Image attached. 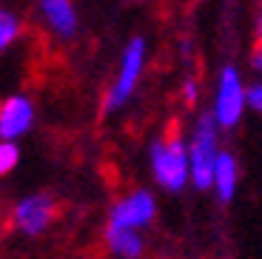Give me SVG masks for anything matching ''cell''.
I'll return each instance as SVG.
<instances>
[{
  "label": "cell",
  "instance_id": "1",
  "mask_svg": "<svg viewBox=\"0 0 262 259\" xmlns=\"http://www.w3.org/2000/svg\"><path fill=\"white\" fill-rule=\"evenodd\" d=\"M148 168L151 180L163 188L165 194H183L191 185V157H188V140L185 134L171 125L154 143L148 145Z\"/></svg>",
  "mask_w": 262,
  "mask_h": 259
},
{
  "label": "cell",
  "instance_id": "2",
  "mask_svg": "<svg viewBox=\"0 0 262 259\" xmlns=\"http://www.w3.org/2000/svg\"><path fill=\"white\" fill-rule=\"evenodd\" d=\"M148 40L143 34H134L128 37V43L123 46L120 52V63H117V72H114V80L108 83L105 89V100H103V109L108 114L125 109V105L134 100L140 83L145 77V69H148Z\"/></svg>",
  "mask_w": 262,
  "mask_h": 259
},
{
  "label": "cell",
  "instance_id": "3",
  "mask_svg": "<svg viewBox=\"0 0 262 259\" xmlns=\"http://www.w3.org/2000/svg\"><path fill=\"white\" fill-rule=\"evenodd\" d=\"M220 134H223V128L216 125L211 111H200L185 134L191 157V188H196V191H211V174H214L216 157L225 148Z\"/></svg>",
  "mask_w": 262,
  "mask_h": 259
},
{
  "label": "cell",
  "instance_id": "4",
  "mask_svg": "<svg viewBox=\"0 0 262 259\" xmlns=\"http://www.w3.org/2000/svg\"><path fill=\"white\" fill-rule=\"evenodd\" d=\"M208 111L223 131H234L243 123L245 111H248V83H245V74L236 63L220 66Z\"/></svg>",
  "mask_w": 262,
  "mask_h": 259
},
{
  "label": "cell",
  "instance_id": "5",
  "mask_svg": "<svg viewBox=\"0 0 262 259\" xmlns=\"http://www.w3.org/2000/svg\"><path fill=\"white\" fill-rule=\"evenodd\" d=\"M154 220H157V197L151 194V191H145V188H137V191H131L123 200L114 202L112 211H108V222L105 225L143 231Z\"/></svg>",
  "mask_w": 262,
  "mask_h": 259
},
{
  "label": "cell",
  "instance_id": "6",
  "mask_svg": "<svg viewBox=\"0 0 262 259\" xmlns=\"http://www.w3.org/2000/svg\"><path fill=\"white\" fill-rule=\"evenodd\" d=\"M54 214H57V202L49 194H32L23 197L14 208V225L29 236H37L52 225Z\"/></svg>",
  "mask_w": 262,
  "mask_h": 259
},
{
  "label": "cell",
  "instance_id": "7",
  "mask_svg": "<svg viewBox=\"0 0 262 259\" xmlns=\"http://www.w3.org/2000/svg\"><path fill=\"white\" fill-rule=\"evenodd\" d=\"M37 12L43 17V23L49 26V32L57 40L69 43L77 37L80 32V14L74 0H37Z\"/></svg>",
  "mask_w": 262,
  "mask_h": 259
},
{
  "label": "cell",
  "instance_id": "8",
  "mask_svg": "<svg viewBox=\"0 0 262 259\" xmlns=\"http://www.w3.org/2000/svg\"><path fill=\"white\" fill-rule=\"evenodd\" d=\"M34 123V105L26 94H12L0 103V140H17Z\"/></svg>",
  "mask_w": 262,
  "mask_h": 259
},
{
  "label": "cell",
  "instance_id": "9",
  "mask_svg": "<svg viewBox=\"0 0 262 259\" xmlns=\"http://www.w3.org/2000/svg\"><path fill=\"white\" fill-rule=\"evenodd\" d=\"M236 191H239V160L231 148H223L211 174V194L216 197V202L231 205L236 200Z\"/></svg>",
  "mask_w": 262,
  "mask_h": 259
},
{
  "label": "cell",
  "instance_id": "10",
  "mask_svg": "<svg viewBox=\"0 0 262 259\" xmlns=\"http://www.w3.org/2000/svg\"><path fill=\"white\" fill-rule=\"evenodd\" d=\"M105 245L120 259H140L145 251L143 231H131V228H117V225H105Z\"/></svg>",
  "mask_w": 262,
  "mask_h": 259
},
{
  "label": "cell",
  "instance_id": "11",
  "mask_svg": "<svg viewBox=\"0 0 262 259\" xmlns=\"http://www.w3.org/2000/svg\"><path fill=\"white\" fill-rule=\"evenodd\" d=\"M17 37H20V20L9 9H0V52H6Z\"/></svg>",
  "mask_w": 262,
  "mask_h": 259
},
{
  "label": "cell",
  "instance_id": "12",
  "mask_svg": "<svg viewBox=\"0 0 262 259\" xmlns=\"http://www.w3.org/2000/svg\"><path fill=\"white\" fill-rule=\"evenodd\" d=\"M203 80L196 77V74H185L183 77V85H180V97H183L185 105H196L203 100Z\"/></svg>",
  "mask_w": 262,
  "mask_h": 259
},
{
  "label": "cell",
  "instance_id": "13",
  "mask_svg": "<svg viewBox=\"0 0 262 259\" xmlns=\"http://www.w3.org/2000/svg\"><path fill=\"white\" fill-rule=\"evenodd\" d=\"M17 160H20L17 145H14L12 140H0V177H6L9 171L17 165Z\"/></svg>",
  "mask_w": 262,
  "mask_h": 259
},
{
  "label": "cell",
  "instance_id": "14",
  "mask_svg": "<svg viewBox=\"0 0 262 259\" xmlns=\"http://www.w3.org/2000/svg\"><path fill=\"white\" fill-rule=\"evenodd\" d=\"M248 109L262 117V80L248 83Z\"/></svg>",
  "mask_w": 262,
  "mask_h": 259
},
{
  "label": "cell",
  "instance_id": "15",
  "mask_svg": "<svg viewBox=\"0 0 262 259\" xmlns=\"http://www.w3.org/2000/svg\"><path fill=\"white\" fill-rule=\"evenodd\" d=\"M248 69H251V74H254L256 80H262V43H254V49H251Z\"/></svg>",
  "mask_w": 262,
  "mask_h": 259
},
{
  "label": "cell",
  "instance_id": "16",
  "mask_svg": "<svg viewBox=\"0 0 262 259\" xmlns=\"http://www.w3.org/2000/svg\"><path fill=\"white\" fill-rule=\"evenodd\" d=\"M254 34H256V43H262V3H259L256 17H254Z\"/></svg>",
  "mask_w": 262,
  "mask_h": 259
},
{
  "label": "cell",
  "instance_id": "17",
  "mask_svg": "<svg viewBox=\"0 0 262 259\" xmlns=\"http://www.w3.org/2000/svg\"><path fill=\"white\" fill-rule=\"evenodd\" d=\"M196 3H203V0H196Z\"/></svg>",
  "mask_w": 262,
  "mask_h": 259
}]
</instances>
